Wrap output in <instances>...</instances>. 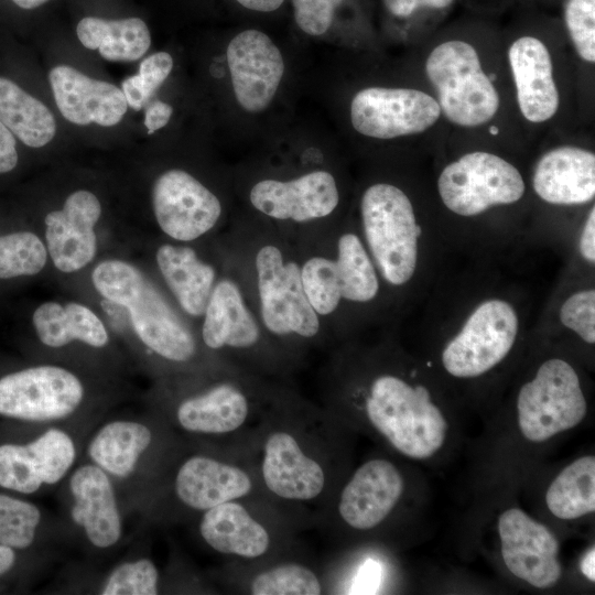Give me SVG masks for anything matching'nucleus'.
<instances>
[{
    "label": "nucleus",
    "instance_id": "nucleus-48",
    "mask_svg": "<svg viewBox=\"0 0 595 595\" xmlns=\"http://www.w3.org/2000/svg\"><path fill=\"white\" fill-rule=\"evenodd\" d=\"M122 93L127 105L134 110H140L149 100L145 96L139 75H132L126 78L122 84Z\"/></svg>",
    "mask_w": 595,
    "mask_h": 595
},
{
    "label": "nucleus",
    "instance_id": "nucleus-16",
    "mask_svg": "<svg viewBox=\"0 0 595 595\" xmlns=\"http://www.w3.org/2000/svg\"><path fill=\"white\" fill-rule=\"evenodd\" d=\"M152 204L160 228L180 241H191L206 234L221 214L217 196L178 169L169 170L156 178Z\"/></svg>",
    "mask_w": 595,
    "mask_h": 595
},
{
    "label": "nucleus",
    "instance_id": "nucleus-18",
    "mask_svg": "<svg viewBox=\"0 0 595 595\" xmlns=\"http://www.w3.org/2000/svg\"><path fill=\"white\" fill-rule=\"evenodd\" d=\"M501 555L507 569L537 588L553 586L562 574L555 536L524 511L511 508L498 520Z\"/></svg>",
    "mask_w": 595,
    "mask_h": 595
},
{
    "label": "nucleus",
    "instance_id": "nucleus-39",
    "mask_svg": "<svg viewBox=\"0 0 595 595\" xmlns=\"http://www.w3.org/2000/svg\"><path fill=\"white\" fill-rule=\"evenodd\" d=\"M561 324L587 344L595 343V290L583 289L570 294L559 311Z\"/></svg>",
    "mask_w": 595,
    "mask_h": 595
},
{
    "label": "nucleus",
    "instance_id": "nucleus-19",
    "mask_svg": "<svg viewBox=\"0 0 595 595\" xmlns=\"http://www.w3.org/2000/svg\"><path fill=\"white\" fill-rule=\"evenodd\" d=\"M76 450L72 437L50 429L29 444L0 446V486L32 494L60 482L72 467Z\"/></svg>",
    "mask_w": 595,
    "mask_h": 595
},
{
    "label": "nucleus",
    "instance_id": "nucleus-36",
    "mask_svg": "<svg viewBox=\"0 0 595 595\" xmlns=\"http://www.w3.org/2000/svg\"><path fill=\"white\" fill-rule=\"evenodd\" d=\"M301 281L309 303L321 315L335 311L342 299L335 261L314 257L301 269Z\"/></svg>",
    "mask_w": 595,
    "mask_h": 595
},
{
    "label": "nucleus",
    "instance_id": "nucleus-34",
    "mask_svg": "<svg viewBox=\"0 0 595 595\" xmlns=\"http://www.w3.org/2000/svg\"><path fill=\"white\" fill-rule=\"evenodd\" d=\"M335 261L342 299L366 303L379 290L377 270L361 240L355 234H344L338 239Z\"/></svg>",
    "mask_w": 595,
    "mask_h": 595
},
{
    "label": "nucleus",
    "instance_id": "nucleus-23",
    "mask_svg": "<svg viewBox=\"0 0 595 595\" xmlns=\"http://www.w3.org/2000/svg\"><path fill=\"white\" fill-rule=\"evenodd\" d=\"M53 96L62 116L72 123L95 122L111 127L121 121L127 101L121 89L108 82L88 77L68 65L48 74Z\"/></svg>",
    "mask_w": 595,
    "mask_h": 595
},
{
    "label": "nucleus",
    "instance_id": "nucleus-5",
    "mask_svg": "<svg viewBox=\"0 0 595 595\" xmlns=\"http://www.w3.org/2000/svg\"><path fill=\"white\" fill-rule=\"evenodd\" d=\"M365 238L382 278L394 286L407 284L419 260L421 227L408 195L398 186L376 183L360 202Z\"/></svg>",
    "mask_w": 595,
    "mask_h": 595
},
{
    "label": "nucleus",
    "instance_id": "nucleus-7",
    "mask_svg": "<svg viewBox=\"0 0 595 595\" xmlns=\"http://www.w3.org/2000/svg\"><path fill=\"white\" fill-rule=\"evenodd\" d=\"M264 407L235 382H219L183 399L175 408L177 426L219 443L225 454L249 458Z\"/></svg>",
    "mask_w": 595,
    "mask_h": 595
},
{
    "label": "nucleus",
    "instance_id": "nucleus-21",
    "mask_svg": "<svg viewBox=\"0 0 595 595\" xmlns=\"http://www.w3.org/2000/svg\"><path fill=\"white\" fill-rule=\"evenodd\" d=\"M100 215L99 199L86 190L72 193L62 209L46 215V249L60 271H78L94 259L97 250L94 228Z\"/></svg>",
    "mask_w": 595,
    "mask_h": 595
},
{
    "label": "nucleus",
    "instance_id": "nucleus-45",
    "mask_svg": "<svg viewBox=\"0 0 595 595\" xmlns=\"http://www.w3.org/2000/svg\"><path fill=\"white\" fill-rule=\"evenodd\" d=\"M578 251L584 261L594 266L595 263V208L588 215L582 227L578 237Z\"/></svg>",
    "mask_w": 595,
    "mask_h": 595
},
{
    "label": "nucleus",
    "instance_id": "nucleus-2",
    "mask_svg": "<svg viewBox=\"0 0 595 595\" xmlns=\"http://www.w3.org/2000/svg\"><path fill=\"white\" fill-rule=\"evenodd\" d=\"M363 416L400 454L414 459L433 456L444 444L447 422L423 385L380 374L368 385Z\"/></svg>",
    "mask_w": 595,
    "mask_h": 595
},
{
    "label": "nucleus",
    "instance_id": "nucleus-46",
    "mask_svg": "<svg viewBox=\"0 0 595 595\" xmlns=\"http://www.w3.org/2000/svg\"><path fill=\"white\" fill-rule=\"evenodd\" d=\"M173 108L171 105L154 100L151 102L144 113V126L148 129V134H152L156 130L165 127L171 119Z\"/></svg>",
    "mask_w": 595,
    "mask_h": 595
},
{
    "label": "nucleus",
    "instance_id": "nucleus-50",
    "mask_svg": "<svg viewBox=\"0 0 595 595\" xmlns=\"http://www.w3.org/2000/svg\"><path fill=\"white\" fill-rule=\"evenodd\" d=\"M13 548L0 543V575L8 572L14 564Z\"/></svg>",
    "mask_w": 595,
    "mask_h": 595
},
{
    "label": "nucleus",
    "instance_id": "nucleus-25",
    "mask_svg": "<svg viewBox=\"0 0 595 595\" xmlns=\"http://www.w3.org/2000/svg\"><path fill=\"white\" fill-rule=\"evenodd\" d=\"M69 489L74 499L72 519L84 529L89 542L101 549L116 544L122 524L106 472L97 465H83L72 475Z\"/></svg>",
    "mask_w": 595,
    "mask_h": 595
},
{
    "label": "nucleus",
    "instance_id": "nucleus-30",
    "mask_svg": "<svg viewBox=\"0 0 595 595\" xmlns=\"http://www.w3.org/2000/svg\"><path fill=\"white\" fill-rule=\"evenodd\" d=\"M80 43L98 50L102 58L111 62H132L145 54L151 34L139 18L105 20L96 17L82 19L76 28Z\"/></svg>",
    "mask_w": 595,
    "mask_h": 595
},
{
    "label": "nucleus",
    "instance_id": "nucleus-28",
    "mask_svg": "<svg viewBox=\"0 0 595 595\" xmlns=\"http://www.w3.org/2000/svg\"><path fill=\"white\" fill-rule=\"evenodd\" d=\"M158 267L182 309L194 316L204 314L215 270L201 261L190 247L163 245L156 251Z\"/></svg>",
    "mask_w": 595,
    "mask_h": 595
},
{
    "label": "nucleus",
    "instance_id": "nucleus-4",
    "mask_svg": "<svg viewBox=\"0 0 595 595\" xmlns=\"http://www.w3.org/2000/svg\"><path fill=\"white\" fill-rule=\"evenodd\" d=\"M298 532L262 498L223 502L204 511L198 523V533L209 549L240 562H259L300 548Z\"/></svg>",
    "mask_w": 595,
    "mask_h": 595
},
{
    "label": "nucleus",
    "instance_id": "nucleus-37",
    "mask_svg": "<svg viewBox=\"0 0 595 595\" xmlns=\"http://www.w3.org/2000/svg\"><path fill=\"white\" fill-rule=\"evenodd\" d=\"M41 512L36 506L0 494V543L25 549L33 543Z\"/></svg>",
    "mask_w": 595,
    "mask_h": 595
},
{
    "label": "nucleus",
    "instance_id": "nucleus-12",
    "mask_svg": "<svg viewBox=\"0 0 595 595\" xmlns=\"http://www.w3.org/2000/svg\"><path fill=\"white\" fill-rule=\"evenodd\" d=\"M173 493L185 508L204 511L226 501L244 498L268 500L248 457L225 453L194 454L177 467Z\"/></svg>",
    "mask_w": 595,
    "mask_h": 595
},
{
    "label": "nucleus",
    "instance_id": "nucleus-52",
    "mask_svg": "<svg viewBox=\"0 0 595 595\" xmlns=\"http://www.w3.org/2000/svg\"><path fill=\"white\" fill-rule=\"evenodd\" d=\"M12 1L18 7H20L22 9L30 10V9H34V8H37V7L42 6V4H44L48 0H12Z\"/></svg>",
    "mask_w": 595,
    "mask_h": 595
},
{
    "label": "nucleus",
    "instance_id": "nucleus-27",
    "mask_svg": "<svg viewBox=\"0 0 595 595\" xmlns=\"http://www.w3.org/2000/svg\"><path fill=\"white\" fill-rule=\"evenodd\" d=\"M204 313L202 336L208 348L248 349L258 343L259 328L234 282L223 280L212 290Z\"/></svg>",
    "mask_w": 595,
    "mask_h": 595
},
{
    "label": "nucleus",
    "instance_id": "nucleus-42",
    "mask_svg": "<svg viewBox=\"0 0 595 595\" xmlns=\"http://www.w3.org/2000/svg\"><path fill=\"white\" fill-rule=\"evenodd\" d=\"M172 68L173 58L166 52L154 53L141 62L138 75L148 99L169 77Z\"/></svg>",
    "mask_w": 595,
    "mask_h": 595
},
{
    "label": "nucleus",
    "instance_id": "nucleus-35",
    "mask_svg": "<svg viewBox=\"0 0 595 595\" xmlns=\"http://www.w3.org/2000/svg\"><path fill=\"white\" fill-rule=\"evenodd\" d=\"M47 249L31 231L0 236V279L34 275L42 271Z\"/></svg>",
    "mask_w": 595,
    "mask_h": 595
},
{
    "label": "nucleus",
    "instance_id": "nucleus-32",
    "mask_svg": "<svg viewBox=\"0 0 595 595\" xmlns=\"http://www.w3.org/2000/svg\"><path fill=\"white\" fill-rule=\"evenodd\" d=\"M0 121L25 145L41 148L55 136L50 109L14 82L0 77Z\"/></svg>",
    "mask_w": 595,
    "mask_h": 595
},
{
    "label": "nucleus",
    "instance_id": "nucleus-22",
    "mask_svg": "<svg viewBox=\"0 0 595 595\" xmlns=\"http://www.w3.org/2000/svg\"><path fill=\"white\" fill-rule=\"evenodd\" d=\"M256 209L277 219L306 221L329 215L338 205L334 176L314 171L291 181L263 180L250 191Z\"/></svg>",
    "mask_w": 595,
    "mask_h": 595
},
{
    "label": "nucleus",
    "instance_id": "nucleus-15",
    "mask_svg": "<svg viewBox=\"0 0 595 595\" xmlns=\"http://www.w3.org/2000/svg\"><path fill=\"white\" fill-rule=\"evenodd\" d=\"M437 100L412 88L367 87L350 102L354 129L375 139H393L431 128L440 118Z\"/></svg>",
    "mask_w": 595,
    "mask_h": 595
},
{
    "label": "nucleus",
    "instance_id": "nucleus-14",
    "mask_svg": "<svg viewBox=\"0 0 595 595\" xmlns=\"http://www.w3.org/2000/svg\"><path fill=\"white\" fill-rule=\"evenodd\" d=\"M256 268L266 327L277 335L315 336L320 322L303 290L299 266L284 263L281 251L269 245L258 251Z\"/></svg>",
    "mask_w": 595,
    "mask_h": 595
},
{
    "label": "nucleus",
    "instance_id": "nucleus-17",
    "mask_svg": "<svg viewBox=\"0 0 595 595\" xmlns=\"http://www.w3.org/2000/svg\"><path fill=\"white\" fill-rule=\"evenodd\" d=\"M235 98L247 112L259 113L272 102L284 74L280 48L262 31H241L226 51Z\"/></svg>",
    "mask_w": 595,
    "mask_h": 595
},
{
    "label": "nucleus",
    "instance_id": "nucleus-9",
    "mask_svg": "<svg viewBox=\"0 0 595 595\" xmlns=\"http://www.w3.org/2000/svg\"><path fill=\"white\" fill-rule=\"evenodd\" d=\"M586 411L580 377L573 366L561 358L543 361L518 392V425L531 442H544L573 429L582 422Z\"/></svg>",
    "mask_w": 595,
    "mask_h": 595
},
{
    "label": "nucleus",
    "instance_id": "nucleus-24",
    "mask_svg": "<svg viewBox=\"0 0 595 595\" xmlns=\"http://www.w3.org/2000/svg\"><path fill=\"white\" fill-rule=\"evenodd\" d=\"M532 186L552 205L586 204L595 196V154L583 148L563 145L544 153L538 161Z\"/></svg>",
    "mask_w": 595,
    "mask_h": 595
},
{
    "label": "nucleus",
    "instance_id": "nucleus-47",
    "mask_svg": "<svg viewBox=\"0 0 595 595\" xmlns=\"http://www.w3.org/2000/svg\"><path fill=\"white\" fill-rule=\"evenodd\" d=\"M17 163L15 139L12 132L0 121V173L12 171Z\"/></svg>",
    "mask_w": 595,
    "mask_h": 595
},
{
    "label": "nucleus",
    "instance_id": "nucleus-40",
    "mask_svg": "<svg viewBox=\"0 0 595 595\" xmlns=\"http://www.w3.org/2000/svg\"><path fill=\"white\" fill-rule=\"evenodd\" d=\"M565 23L578 55L595 62V0H569Z\"/></svg>",
    "mask_w": 595,
    "mask_h": 595
},
{
    "label": "nucleus",
    "instance_id": "nucleus-38",
    "mask_svg": "<svg viewBox=\"0 0 595 595\" xmlns=\"http://www.w3.org/2000/svg\"><path fill=\"white\" fill-rule=\"evenodd\" d=\"M159 571L149 559H139L117 566L105 582L102 595H155Z\"/></svg>",
    "mask_w": 595,
    "mask_h": 595
},
{
    "label": "nucleus",
    "instance_id": "nucleus-31",
    "mask_svg": "<svg viewBox=\"0 0 595 595\" xmlns=\"http://www.w3.org/2000/svg\"><path fill=\"white\" fill-rule=\"evenodd\" d=\"M152 441L153 433L149 426L133 421H113L95 434L88 454L106 473L127 477Z\"/></svg>",
    "mask_w": 595,
    "mask_h": 595
},
{
    "label": "nucleus",
    "instance_id": "nucleus-8",
    "mask_svg": "<svg viewBox=\"0 0 595 595\" xmlns=\"http://www.w3.org/2000/svg\"><path fill=\"white\" fill-rule=\"evenodd\" d=\"M520 331L515 305L502 298L480 301L447 340L441 360L456 378H476L499 365L511 351Z\"/></svg>",
    "mask_w": 595,
    "mask_h": 595
},
{
    "label": "nucleus",
    "instance_id": "nucleus-13",
    "mask_svg": "<svg viewBox=\"0 0 595 595\" xmlns=\"http://www.w3.org/2000/svg\"><path fill=\"white\" fill-rule=\"evenodd\" d=\"M84 398L80 380L57 366H36L0 378V414L52 421L72 414Z\"/></svg>",
    "mask_w": 595,
    "mask_h": 595
},
{
    "label": "nucleus",
    "instance_id": "nucleus-3",
    "mask_svg": "<svg viewBox=\"0 0 595 595\" xmlns=\"http://www.w3.org/2000/svg\"><path fill=\"white\" fill-rule=\"evenodd\" d=\"M91 280L105 299L129 312L136 334L152 351L176 363L193 358L196 344L192 333L138 268L106 260L95 267Z\"/></svg>",
    "mask_w": 595,
    "mask_h": 595
},
{
    "label": "nucleus",
    "instance_id": "nucleus-41",
    "mask_svg": "<svg viewBox=\"0 0 595 595\" xmlns=\"http://www.w3.org/2000/svg\"><path fill=\"white\" fill-rule=\"evenodd\" d=\"M294 20L306 34L317 36L331 26L335 11L343 0H291Z\"/></svg>",
    "mask_w": 595,
    "mask_h": 595
},
{
    "label": "nucleus",
    "instance_id": "nucleus-51",
    "mask_svg": "<svg viewBox=\"0 0 595 595\" xmlns=\"http://www.w3.org/2000/svg\"><path fill=\"white\" fill-rule=\"evenodd\" d=\"M582 573L592 582L595 581V549L592 548L581 561Z\"/></svg>",
    "mask_w": 595,
    "mask_h": 595
},
{
    "label": "nucleus",
    "instance_id": "nucleus-49",
    "mask_svg": "<svg viewBox=\"0 0 595 595\" xmlns=\"http://www.w3.org/2000/svg\"><path fill=\"white\" fill-rule=\"evenodd\" d=\"M242 7L259 11V12H271L281 7L284 0H236Z\"/></svg>",
    "mask_w": 595,
    "mask_h": 595
},
{
    "label": "nucleus",
    "instance_id": "nucleus-43",
    "mask_svg": "<svg viewBox=\"0 0 595 595\" xmlns=\"http://www.w3.org/2000/svg\"><path fill=\"white\" fill-rule=\"evenodd\" d=\"M382 578V566L374 558H367L353 575L348 594H376Z\"/></svg>",
    "mask_w": 595,
    "mask_h": 595
},
{
    "label": "nucleus",
    "instance_id": "nucleus-44",
    "mask_svg": "<svg viewBox=\"0 0 595 595\" xmlns=\"http://www.w3.org/2000/svg\"><path fill=\"white\" fill-rule=\"evenodd\" d=\"M454 0H383L388 11L398 18H407L419 8L428 7L442 9L448 7Z\"/></svg>",
    "mask_w": 595,
    "mask_h": 595
},
{
    "label": "nucleus",
    "instance_id": "nucleus-1",
    "mask_svg": "<svg viewBox=\"0 0 595 595\" xmlns=\"http://www.w3.org/2000/svg\"><path fill=\"white\" fill-rule=\"evenodd\" d=\"M339 423L302 403L264 408L249 459L264 497L298 531L316 526L344 482Z\"/></svg>",
    "mask_w": 595,
    "mask_h": 595
},
{
    "label": "nucleus",
    "instance_id": "nucleus-20",
    "mask_svg": "<svg viewBox=\"0 0 595 595\" xmlns=\"http://www.w3.org/2000/svg\"><path fill=\"white\" fill-rule=\"evenodd\" d=\"M226 576L230 588L237 594H326L322 566L307 558L302 547L259 562L231 560Z\"/></svg>",
    "mask_w": 595,
    "mask_h": 595
},
{
    "label": "nucleus",
    "instance_id": "nucleus-6",
    "mask_svg": "<svg viewBox=\"0 0 595 595\" xmlns=\"http://www.w3.org/2000/svg\"><path fill=\"white\" fill-rule=\"evenodd\" d=\"M425 72L436 91L440 109L451 122L476 127L496 115L498 93L469 43L459 40L441 43L430 53Z\"/></svg>",
    "mask_w": 595,
    "mask_h": 595
},
{
    "label": "nucleus",
    "instance_id": "nucleus-11",
    "mask_svg": "<svg viewBox=\"0 0 595 595\" xmlns=\"http://www.w3.org/2000/svg\"><path fill=\"white\" fill-rule=\"evenodd\" d=\"M403 491L399 468L387 458H370L343 482L315 527L337 522L349 530L371 531L388 519Z\"/></svg>",
    "mask_w": 595,
    "mask_h": 595
},
{
    "label": "nucleus",
    "instance_id": "nucleus-29",
    "mask_svg": "<svg viewBox=\"0 0 595 595\" xmlns=\"http://www.w3.org/2000/svg\"><path fill=\"white\" fill-rule=\"evenodd\" d=\"M32 322L40 340L58 348L73 340H80L93 347H104L109 337L101 320L86 305L69 302H45L36 307Z\"/></svg>",
    "mask_w": 595,
    "mask_h": 595
},
{
    "label": "nucleus",
    "instance_id": "nucleus-33",
    "mask_svg": "<svg viewBox=\"0 0 595 595\" xmlns=\"http://www.w3.org/2000/svg\"><path fill=\"white\" fill-rule=\"evenodd\" d=\"M545 502L551 513L563 520L594 512V456H583L567 465L549 486Z\"/></svg>",
    "mask_w": 595,
    "mask_h": 595
},
{
    "label": "nucleus",
    "instance_id": "nucleus-26",
    "mask_svg": "<svg viewBox=\"0 0 595 595\" xmlns=\"http://www.w3.org/2000/svg\"><path fill=\"white\" fill-rule=\"evenodd\" d=\"M519 108L531 122H544L559 107L553 64L547 46L537 37L522 36L509 48Z\"/></svg>",
    "mask_w": 595,
    "mask_h": 595
},
{
    "label": "nucleus",
    "instance_id": "nucleus-10",
    "mask_svg": "<svg viewBox=\"0 0 595 595\" xmlns=\"http://www.w3.org/2000/svg\"><path fill=\"white\" fill-rule=\"evenodd\" d=\"M526 184L519 170L501 156L469 152L447 164L439 175L437 192L445 207L462 217L520 201Z\"/></svg>",
    "mask_w": 595,
    "mask_h": 595
}]
</instances>
